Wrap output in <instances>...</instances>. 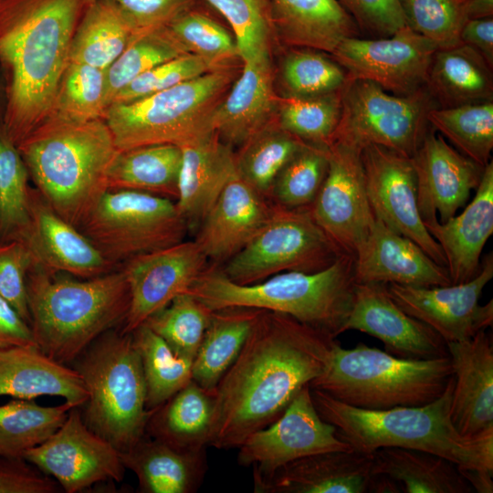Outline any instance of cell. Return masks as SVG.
I'll use <instances>...</instances> for the list:
<instances>
[{
  "label": "cell",
  "instance_id": "obj_1",
  "mask_svg": "<svg viewBox=\"0 0 493 493\" xmlns=\"http://www.w3.org/2000/svg\"><path fill=\"white\" fill-rule=\"evenodd\" d=\"M336 338L289 315L264 310L214 392L208 446L238 448L274 423L328 368Z\"/></svg>",
  "mask_w": 493,
  "mask_h": 493
},
{
  "label": "cell",
  "instance_id": "obj_2",
  "mask_svg": "<svg viewBox=\"0 0 493 493\" xmlns=\"http://www.w3.org/2000/svg\"><path fill=\"white\" fill-rule=\"evenodd\" d=\"M89 0H0V57L11 69L13 135L21 142L46 117L69 62Z\"/></svg>",
  "mask_w": 493,
  "mask_h": 493
},
{
  "label": "cell",
  "instance_id": "obj_3",
  "mask_svg": "<svg viewBox=\"0 0 493 493\" xmlns=\"http://www.w3.org/2000/svg\"><path fill=\"white\" fill-rule=\"evenodd\" d=\"M26 291L37 348L67 365L100 336L122 326L131 302L121 266L99 277L79 278L32 262Z\"/></svg>",
  "mask_w": 493,
  "mask_h": 493
},
{
  "label": "cell",
  "instance_id": "obj_4",
  "mask_svg": "<svg viewBox=\"0 0 493 493\" xmlns=\"http://www.w3.org/2000/svg\"><path fill=\"white\" fill-rule=\"evenodd\" d=\"M454 377L444 393L424 405L366 410L310 389L320 416L336 428L353 449L372 454L382 447L428 452L460 469L493 471V434L469 438L452 424L450 407Z\"/></svg>",
  "mask_w": 493,
  "mask_h": 493
},
{
  "label": "cell",
  "instance_id": "obj_5",
  "mask_svg": "<svg viewBox=\"0 0 493 493\" xmlns=\"http://www.w3.org/2000/svg\"><path fill=\"white\" fill-rule=\"evenodd\" d=\"M357 284L354 257L343 254L325 269L287 271L237 284L217 266L206 267L188 289L210 310L247 307L283 313L333 338L343 333Z\"/></svg>",
  "mask_w": 493,
  "mask_h": 493
},
{
  "label": "cell",
  "instance_id": "obj_6",
  "mask_svg": "<svg viewBox=\"0 0 493 493\" xmlns=\"http://www.w3.org/2000/svg\"><path fill=\"white\" fill-rule=\"evenodd\" d=\"M20 151L37 190L65 220L78 227L106 190L109 167L118 153L105 121L57 120L32 131Z\"/></svg>",
  "mask_w": 493,
  "mask_h": 493
},
{
  "label": "cell",
  "instance_id": "obj_7",
  "mask_svg": "<svg viewBox=\"0 0 493 493\" xmlns=\"http://www.w3.org/2000/svg\"><path fill=\"white\" fill-rule=\"evenodd\" d=\"M453 377L449 356L404 359L362 342L344 349L338 341L327 370L309 388L354 407L387 410L431 403Z\"/></svg>",
  "mask_w": 493,
  "mask_h": 493
},
{
  "label": "cell",
  "instance_id": "obj_8",
  "mask_svg": "<svg viewBox=\"0 0 493 493\" xmlns=\"http://www.w3.org/2000/svg\"><path fill=\"white\" fill-rule=\"evenodd\" d=\"M88 392L79 407L85 424L120 453L144 435L153 410L146 407V385L131 333L112 329L73 362Z\"/></svg>",
  "mask_w": 493,
  "mask_h": 493
},
{
  "label": "cell",
  "instance_id": "obj_9",
  "mask_svg": "<svg viewBox=\"0 0 493 493\" xmlns=\"http://www.w3.org/2000/svg\"><path fill=\"white\" fill-rule=\"evenodd\" d=\"M233 66L211 70L171 89L105 111L116 148L125 151L152 144L183 146L214 131L211 116L235 81Z\"/></svg>",
  "mask_w": 493,
  "mask_h": 493
},
{
  "label": "cell",
  "instance_id": "obj_10",
  "mask_svg": "<svg viewBox=\"0 0 493 493\" xmlns=\"http://www.w3.org/2000/svg\"><path fill=\"white\" fill-rule=\"evenodd\" d=\"M78 228L116 266L184 241L190 228L173 199L133 190L106 189Z\"/></svg>",
  "mask_w": 493,
  "mask_h": 493
},
{
  "label": "cell",
  "instance_id": "obj_11",
  "mask_svg": "<svg viewBox=\"0 0 493 493\" xmlns=\"http://www.w3.org/2000/svg\"><path fill=\"white\" fill-rule=\"evenodd\" d=\"M343 254L316 223L310 208L274 204L266 225L221 270L231 281L246 285L281 272H317Z\"/></svg>",
  "mask_w": 493,
  "mask_h": 493
},
{
  "label": "cell",
  "instance_id": "obj_12",
  "mask_svg": "<svg viewBox=\"0 0 493 493\" xmlns=\"http://www.w3.org/2000/svg\"><path fill=\"white\" fill-rule=\"evenodd\" d=\"M433 108L436 105L425 87L401 96L373 82L350 79L342 89L341 117L331 143L361 151L379 145L412 158L429 127L427 113Z\"/></svg>",
  "mask_w": 493,
  "mask_h": 493
},
{
  "label": "cell",
  "instance_id": "obj_13",
  "mask_svg": "<svg viewBox=\"0 0 493 493\" xmlns=\"http://www.w3.org/2000/svg\"><path fill=\"white\" fill-rule=\"evenodd\" d=\"M436 49L435 44L405 25L389 37H347L331 56L350 79L368 80L390 93L407 96L425 87Z\"/></svg>",
  "mask_w": 493,
  "mask_h": 493
},
{
  "label": "cell",
  "instance_id": "obj_14",
  "mask_svg": "<svg viewBox=\"0 0 493 493\" xmlns=\"http://www.w3.org/2000/svg\"><path fill=\"white\" fill-rule=\"evenodd\" d=\"M22 457L53 477L67 493L99 482H121L126 469L120 452L85 424L78 406L70 409L53 435Z\"/></svg>",
  "mask_w": 493,
  "mask_h": 493
},
{
  "label": "cell",
  "instance_id": "obj_15",
  "mask_svg": "<svg viewBox=\"0 0 493 493\" xmlns=\"http://www.w3.org/2000/svg\"><path fill=\"white\" fill-rule=\"evenodd\" d=\"M361 157L374 216L393 231L413 240L435 262L446 267L443 250L419 213L413 159L379 145L365 146Z\"/></svg>",
  "mask_w": 493,
  "mask_h": 493
},
{
  "label": "cell",
  "instance_id": "obj_16",
  "mask_svg": "<svg viewBox=\"0 0 493 493\" xmlns=\"http://www.w3.org/2000/svg\"><path fill=\"white\" fill-rule=\"evenodd\" d=\"M493 278V255H486L478 273L470 280L447 286L415 287L386 284L393 301L408 315L436 331L446 342L462 341L493 322V300L478 303Z\"/></svg>",
  "mask_w": 493,
  "mask_h": 493
},
{
  "label": "cell",
  "instance_id": "obj_17",
  "mask_svg": "<svg viewBox=\"0 0 493 493\" xmlns=\"http://www.w3.org/2000/svg\"><path fill=\"white\" fill-rule=\"evenodd\" d=\"M237 449L240 466L267 473L304 456L352 447L320 416L306 386L281 416L250 435Z\"/></svg>",
  "mask_w": 493,
  "mask_h": 493
},
{
  "label": "cell",
  "instance_id": "obj_18",
  "mask_svg": "<svg viewBox=\"0 0 493 493\" xmlns=\"http://www.w3.org/2000/svg\"><path fill=\"white\" fill-rule=\"evenodd\" d=\"M328 151L327 174L310 211L326 235L354 257L374 221L361 150L332 142Z\"/></svg>",
  "mask_w": 493,
  "mask_h": 493
},
{
  "label": "cell",
  "instance_id": "obj_19",
  "mask_svg": "<svg viewBox=\"0 0 493 493\" xmlns=\"http://www.w3.org/2000/svg\"><path fill=\"white\" fill-rule=\"evenodd\" d=\"M207 262L195 240H184L122 263L131 302L121 331L131 333L176 296L187 292L207 267Z\"/></svg>",
  "mask_w": 493,
  "mask_h": 493
},
{
  "label": "cell",
  "instance_id": "obj_20",
  "mask_svg": "<svg viewBox=\"0 0 493 493\" xmlns=\"http://www.w3.org/2000/svg\"><path fill=\"white\" fill-rule=\"evenodd\" d=\"M412 159L418 209L425 225L444 223L455 216L477 188L484 171L430 126Z\"/></svg>",
  "mask_w": 493,
  "mask_h": 493
},
{
  "label": "cell",
  "instance_id": "obj_21",
  "mask_svg": "<svg viewBox=\"0 0 493 493\" xmlns=\"http://www.w3.org/2000/svg\"><path fill=\"white\" fill-rule=\"evenodd\" d=\"M359 330L380 340L386 352L404 359L448 356L446 342L431 327L404 311L386 284L358 283L346 330Z\"/></svg>",
  "mask_w": 493,
  "mask_h": 493
},
{
  "label": "cell",
  "instance_id": "obj_22",
  "mask_svg": "<svg viewBox=\"0 0 493 493\" xmlns=\"http://www.w3.org/2000/svg\"><path fill=\"white\" fill-rule=\"evenodd\" d=\"M34 263L51 272L91 278L120 266L107 259L74 225L62 218L37 189L30 191L29 219L19 237Z\"/></svg>",
  "mask_w": 493,
  "mask_h": 493
},
{
  "label": "cell",
  "instance_id": "obj_23",
  "mask_svg": "<svg viewBox=\"0 0 493 493\" xmlns=\"http://www.w3.org/2000/svg\"><path fill=\"white\" fill-rule=\"evenodd\" d=\"M253 473L257 493L373 492L372 454L355 449L319 453L271 472Z\"/></svg>",
  "mask_w": 493,
  "mask_h": 493
},
{
  "label": "cell",
  "instance_id": "obj_24",
  "mask_svg": "<svg viewBox=\"0 0 493 493\" xmlns=\"http://www.w3.org/2000/svg\"><path fill=\"white\" fill-rule=\"evenodd\" d=\"M454 369L450 417L456 431L474 438L493 434V346L487 330L446 342Z\"/></svg>",
  "mask_w": 493,
  "mask_h": 493
},
{
  "label": "cell",
  "instance_id": "obj_25",
  "mask_svg": "<svg viewBox=\"0 0 493 493\" xmlns=\"http://www.w3.org/2000/svg\"><path fill=\"white\" fill-rule=\"evenodd\" d=\"M358 283L432 287L452 284L446 267L435 262L413 240L393 231L374 216L354 256Z\"/></svg>",
  "mask_w": 493,
  "mask_h": 493
},
{
  "label": "cell",
  "instance_id": "obj_26",
  "mask_svg": "<svg viewBox=\"0 0 493 493\" xmlns=\"http://www.w3.org/2000/svg\"><path fill=\"white\" fill-rule=\"evenodd\" d=\"M273 208L236 174L201 221L195 241L208 260L226 262L260 231Z\"/></svg>",
  "mask_w": 493,
  "mask_h": 493
},
{
  "label": "cell",
  "instance_id": "obj_27",
  "mask_svg": "<svg viewBox=\"0 0 493 493\" xmlns=\"http://www.w3.org/2000/svg\"><path fill=\"white\" fill-rule=\"evenodd\" d=\"M278 103L270 57L244 62L240 75L213 111L211 128L225 143L241 147L272 124Z\"/></svg>",
  "mask_w": 493,
  "mask_h": 493
},
{
  "label": "cell",
  "instance_id": "obj_28",
  "mask_svg": "<svg viewBox=\"0 0 493 493\" xmlns=\"http://www.w3.org/2000/svg\"><path fill=\"white\" fill-rule=\"evenodd\" d=\"M439 244L452 284L465 283L480 269L481 253L493 233V163L485 167L472 201L457 216L425 225Z\"/></svg>",
  "mask_w": 493,
  "mask_h": 493
},
{
  "label": "cell",
  "instance_id": "obj_29",
  "mask_svg": "<svg viewBox=\"0 0 493 493\" xmlns=\"http://www.w3.org/2000/svg\"><path fill=\"white\" fill-rule=\"evenodd\" d=\"M182 163L176 205L191 227L200 224L219 194L236 176V153L215 131L180 146Z\"/></svg>",
  "mask_w": 493,
  "mask_h": 493
},
{
  "label": "cell",
  "instance_id": "obj_30",
  "mask_svg": "<svg viewBox=\"0 0 493 493\" xmlns=\"http://www.w3.org/2000/svg\"><path fill=\"white\" fill-rule=\"evenodd\" d=\"M58 396L80 407L88 392L79 373L42 352L37 346L0 348V396L33 400Z\"/></svg>",
  "mask_w": 493,
  "mask_h": 493
},
{
  "label": "cell",
  "instance_id": "obj_31",
  "mask_svg": "<svg viewBox=\"0 0 493 493\" xmlns=\"http://www.w3.org/2000/svg\"><path fill=\"white\" fill-rule=\"evenodd\" d=\"M120 456L142 493H194L208 469L206 448L184 450L146 435Z\"/></svg>",
  "mask_w": 493,
  "mask_h": 493
},
{
  "label": "cell",
  "instance_id": "obj_32",
  "mask_svg": "<svg viewBox=\"0 0 493 493\" xmlns=\"http://www.w3.org/2000/svg\"><path fill=\"white\" fill-rule=\"evenodd\" d=\"M275 32L287 44L332 54L360 30L338 0H269Z\"/></svg>",
  "mask_w": 493,
  "mask_h": 493
},
{
  "label": "cell",
  "instance_id": "obj_33",
  "mask_svg": "<svg viewBox=\"0 0 493 493\" xmlns=\"http://www.w3.org/2000/svg\"><path fill=\"white\" fill-rule=\"evenodd\" d=\"M493 67L473 47L458 44L435 52L425 89L436 108L493 100Z\"/></svg>",
  "mask_w": 493,
  "mask_h": 493
},
{
  "label": "cell",
  "instance_id": "obj_34",
  "mask_svg": "<svg viewBox=\"0 0 493 493\" xmlns=\"http://www.w3.org/2000/svg\"><path fill=\"white\" fill-rule=\"evenodd\" d=\"M263 309L228 307L213 310L193 360L192 380L214 393L239 355Z\"/></svg>",
  "mask_w": 493,
  "mask_h": 493
},
{
  "label": "cell",
  "instance_id": "obj_35",
  "mask_svg": "<svg viewBox=\"0 0 493 493\" xmlns=\"http://www.w3.org/2000/svg\"><path fill=\"white\" fill-rule=\"evenodd\" d=\"M214 393L191 380L155 408L145 435L184 450L208 446L214 414Z\"/></svg>",
  "mask_w": 493,
  "mask_h": 493
},
{
  "label": "cell",
  "instance_id": "obj_36",
  "mask_svg": "<svg viewBox=\"0 0 493 493\" xmlns=\"http://www.w3.org/2000/svg\"><path fill=\"white\" fill-rule=\"evenodd\" d=\"M372 472L404 493H472L459 467L442 456L414 449L382 447L372 453Z\"/></svg>",
  "mask_w": 493,
  "mask_h": 493
},
{
  "label": "cell",
  "instance_id": "obj_37",
  "mask_svg": "<svg viewBox=\"0 0 493 493\" xmlns=\"http://www.w3.org/2000/svg\"><path fill=\"white\" fill-rule=\"evenodd\" d=\"M182 149L175 144H152L119 151L106 177V189L145 192L177 198Z\"/></svg>",
  "mask_w": 493,
  "mask_h": 493
},
{
  "label": "cell",
  "instance_id": "obj_38",
  "mask_svg": "<svg viewBox=\"0 0 493 493\" xmlns=\"http://www.w3.org/2000/svg\"><path fill=\"white\" fill-rule=\"evenodd\" d=\"M139 32L110 0H89L72 37L69 61L106 70Z\"/></svg>",
  "mask_w": 493,
  "mask_h": 493
},
{
  "label": "cell",
  "instance_id": "obj_39",
  "mask_svg": "<svg viewBox=\"0 0 493 493\" xmlns=\"http://www.w3.org/2000/svg\"><path fill=\"white\" fill-rule=\"evenodd\" d=\"M146 385V407L153 410L192 380L193 360L177 356L145 323L131 332Z\"/></svg>",
  "mask_w": 493,
  "mask_h": 493
},
{
  "label": "cell",
  "instance_id": "obj_40",
  "mask_svg": "<svg viewBox=\"0 0 493 493\" xmlns=\"http://www.w3.org/2000/svg\"><path fill=\"white\" fill-rule=\"evenodd\" d=\"M73 407L68 402L42 406L33 400L16 398L0 405V456H22L45 442L62 425Z\"/></svg>",
  "mask_w": 493,
  "mask_h": 493
},
{
  "label": "cell",
  "instance_id": "obj_41",
  "mask_svg": "<svg viewBox=\"0 0 493 493\" xmlns=\"http://www.w3.org/2000/svg\"><path fill=\"white\" fill-rule=\"evenodd\" d=\"M430 127L446 138L459 152L485 167L493 149V100L450 108H433Z\"/></svg>",
  "mask_w": 493,
  "mask_h": 493
},
{
  "label": "cell",
  "instance_id": "obj_42",
  "mask_svg": "<svg viewBox=\"0 0 493 493\" xmlns=\"http://www.w3.org/2000/svg\"><path fill=\"white\" fill-rule=\"evenodd\" d=\"M305 143L277 123L270 124L240 147L236 154V173L269 200L277 176Z\"/></svg>",
  "mask_w": 493,
  "mask_h": 493
},
{
  "label": "cell",
  "instance_id": "obj_43",
  "mask_svg": "<svg viewBox=\"0 0 493 493\" xmlns=\"http://www.w3.org/2000/svg\"><path fill=\"white\" fill-rule=\"evenodd\" d=\"M187 53L166 26L139 32L105 70L107 108L119 91L137 77Z\"/></svg>",
  "mask_w": 493,
  "mask_h": 493
},
{
  "label": "cell",
  "instance_id": "obj_44",
  "mask_svg": "<svg viewBox=\"0 0 493 493\" xmlns=\"http://www.w3.org/2000/svg\"><path fill=\"white\" fill-rule=\"evenodd\" d=\"M341 90L309 98L286 97L278 103L279 128L302 142L329 147L341 111Z\"/></svg>",
  "mask_w": 493,
  "mask_h": 493
},
{
  "label": "cell",
  "instance_id": "obj_45",
  "mask_svg": "<svg viewBox=\"0 0 493 493\" xmlns=\"http://www.w3.org/2000/svg\"><path fill=\"white\" fill-rule=\"evenodd\" d=\"M287 97L309 98L341 90L350 79L347 71L327 53L299 47L290 50L280 68Z\"/></svg>",
  "mask_w": 493,
  "mask_h": 493
},
{
  "label": "cell",
  "instance_id": "obj_46",
  "mask_svg": "<svg viewBox=\"0 0 493 493\" xmlns=\"http://www.w3.org/2000/svg\"><path fill=\"white\" fill-rule=\"evenodd\" d=\"M328 165V147L305 143L277 176L269 201L285 208H310L325 179Z\"/></svg>",
  "mask_w": 493,
  "mask_h": 493
},
{
  "label": "cell",
  "instance_id": "obj_47",
  "mask_svg": "<svg viewBox=\"0 0 493 493\" xmlns=\"http://www.w3.org/2000/svg\"><path fill=\"white\" fill-rule=\"evenodd\" d=\"M212 310L192 294L176 296L145 323L180 357L194 360L208 326Z\"/></svg>",
  "mask_w": 493,
  "mask_h": 493
},
{
  "label": "cell",
  "instance_id": "obj_48",
  "mask_svg": "<svg viewBox=\"0 0 493 493\" xmlns=\"http://www.w3.org/2000/svg\"><path fill=\"white\" fill-rule=\"evenodd\" d=\"M28 170L21 152L0 135V239H19L29 219Z\"/></svg>",
  "mask_w": 493,
  "mask_h": 493
},
{
  "label": "cell",
  "instance_id": "obj_49",
  "mask_svg": "<svg viewBox=\"0 0 493 493\" xmlns=\"http://www.w3.org/2000/svg\"><path fill=\"white\" fill-rule=\"evenodd\" d=\"M54 105L58 120L86 122L100 119L107 110L105 70L68 62L59 83Z\"/></svg>",
  "mask_w": 493,
  "mask_h": 493
},
{
  "label": "cell",
  "instance_id": "obj_50",
  "mask_svg": "<svg viewBox=\"0 0 493 493\" xmlns=\"http://www.w3.org/2000/svg\"><path fill=\"white\" fill-rule=\"evenodd\" d=\"M229 24L240 59L244 62L270 57L274 30L269 0H204Z\"/></svg>",
  "mask_w": 493,
  "mask_h": 493
},
{
  "label": "cell",
  "instance_id": "obj_51",
  "mask_svg": "<svg viewBox=\"0 0 493 493\" xmlns=\"http://www.w3.org/2000/svg\"><path fill=\"white\" fill-rule=\"evenodd\" d=\"M197 5L181 14L166 26L188 53L206 59L216 68L232 66L231 62L239 58L235 37Z\"/></svg>",
  "mask_w": 493,
  "mask_h": 493
},
{
  "label": "cell",
  "instance_id": "obj_52",
  "mask_svg": "<svg viewBox=\"0 0 493 493\" xmlns=\"http://www.w3.org/2000/svg\"><path fill=\"white\" fill-rule=\"evenodd\" d=\"M405 25L432 41L437 48L460 44V30L467 21L465 0H398Z\"/></svg>",
  "mask_w": 493,
  "mask_h": 493
},
{
  "label": "cell",
  "instance_id": "obj_53",
  "mask_svg": "<svg viewBox=\"0 0 493 493\" xmlns=\"http://www.w3.org/2000/svg\"><path fill=\"white\" fill-rule=\"evenodd\" d=\"M216 68H219L199 56L191 53L179 56L137 77L119 91L111 104L135 100L171 89Z\"/></svg>",
  "mask_w": 493,
  "mask_h": 493
},
{
  "label": "cell",
  "instance_id": "obj_54",
  "mask_svg": "<svg viewBox=\"0 0 493 493\" xmlns=\"http://www.w3.org/2000/svg\"><path fill=\"white\" fill-rule=\"evenodd\" d=\"M33 260L20 240L0 244V295L30 325L26 276Z\"/></svg>",
  "mask_w": 493,
  "mask_h": 493
},
{
  "label": "cell",
  "instance_id": "obj_55",
  "mask_svg": "<svg viewBox=\"0 0 493 493\" xmlns=\"http://www.w3.org/2000/svg\"><path fill=\"white\" fill-rule=\"evenodd\" d=\"M360 32L372 38L393 35L405 26L398 0H338Z\"/></svg>",
  "mask_w": 493,
  "mask_h": 493
},
{
  "label": "cell",
  "instance_id": "obj_56",
  "mask_svg": "<svg viewBox=\"0 0 493 493\" xmlns=\"http://www.w3.org/2000/svg\"><path fill=\"white\" fill-rule=\"evenodd\" d=\"M139 30L165 26L200 0H110Z\"/></svg>",
  "mask_w": 493,
  "mask_h": 493
},
{
  "label": "cell",
  "instance_id": "obj_57",
  "mask_svg": "<svg viewBox=\"0 0 493 493\" xmlns=\"http://www.w3.org/2000/svg\"><path fill=\"white\" fill-rule=\"evenodd\" d=\"M60 486L22 456H0V493H54Z\"/></svg>",
  "mask_w": 493,
  "mask_h": 493
},
{
  "label": "cell",
  "instance_id": "obj_58",
  "mask_svg": "<svg viewBox=\"0 0 493 493\" xmlns=\"http://www.w3.org/2000/svg\"><path fill=\"white\" fill-rule=\"evenodd\" d=\"M36 344L30 325L0 295V348Z\"/></svg>",
  "mask_w": 493,
  "mask_h": 493
},
{
  "label": "cell",
  "instance_id": "obj_59",
  "mask_svg": "<svg viewBox=\"0 0 493 493\" xmlns=\"http://www.w3.org/2000/svg\"><path fill=\"white\" fill-rule=\"evenodd\" d=\"M459 40L479 52L493 67V17L467 19L460 30Z\"/></svg>",
  "mask_w": 493,
  "mask_h": 493
},
{
  "label": "cell",
  "instance_id": "obj_60",
  "mask_svg": "<svg viewBox=\"0 0 493 493\" xmlns=\"http://www.w3.org/2000/svg\"><path fill=\"white\" fill-rule=\"evenodd\" d=\"M460 469V468H459ZM462 475L469 482L475 492L492 493L493 471L479 469H460Z\"/></svg>",
  "mask_w": 493,
  "mask_h": 493
},
{
  "label": "cell",
  "instance_id": "obj_61",
  "mask_svg": "<svg viewBox=\"0 0 493 493\" xmlns=\"http://www.w3.org/2000/svg\"><path fill=\"white\" fill-rule=\"evenodd\" d=\"M464 8L467 20L493 17V0H465Z\"/></svg>",
  "mask_w": 493,
  "mask_h": 493
}]
</instances>
